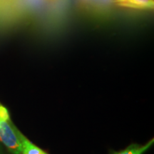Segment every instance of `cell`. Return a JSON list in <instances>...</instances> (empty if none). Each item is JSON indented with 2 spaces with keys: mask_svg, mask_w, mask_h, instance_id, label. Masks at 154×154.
Wrapping results in <instances>:
<instances>
[{
  "mask_svg": "<svg viewBox=\"0 0 154 154\" xmlns=\"http://www.w3.org/2000/svg\"><path fill=\"white\" fill-rule=\"evenodd\" d=\"M0 140L13 154H22V143L17 129L9 121L0 119Z\"/></svg>",
  "mask_w": 154,
  "mask_h": 154,
  "instance_id": "6da1fadb",
  "label": "cell"
},
{
  "mask_svg": "<svg viewBox=\"0 0 154 154\" xmlns=\"http://www.w3.org/2000/svg\"><path fill=\"white\" fill-rule=\"evenodd\" d=\"M117 3L122 7L136 9H153V0H117Z\"/></svg>",
  "mask_w": 154,
  "mask_h": 154,
  "instance_id": "7a4b0ae2",
  "label": "cell"
},
{
  "mask_svg": "<svg viewBox=\"0 0 154 154\" xmlns=\"http://www.w3.org/2000/svg\"><path fill=\"white\" fill-rule=\"evenodd\" d=\"M17 134L22 143V154H44L45 152L30 142L17 130Z\"/></svg>",
  "mask_w": 154,
  "mask_h": 154,
  "instance_id": "3957f363",
  "label": "cell"
},
{
  "mask_svg": "<svg viewBox=\"0 0 154 154\" xmlns=\"http://www.w3.org/2000/svg\"><path fill=\"white\" fill-rule=\"evenodd\" d=\"M153 143V139L150 140L143 146L138 144H131L126 148V149L119 152H113L111 154H143L147 151Z\"/></svg>",
  "mask_w": 154,
  "mask_h": 154,
  "instance_id": "277c9868",
  "label": "cell"
},
{
  "mask_svg": "<svg viewBox=\"0 0 154 154\" xmlns=\"http://www.w3.org/2000/svg\"><path fill=\"white\" fill-rule=\"evenodd\" d=\"M0 119L4 121H9V114L7 109L5 106L0 104Z\"/></svg>",
  "mask_w": 154,
  "mask_h": 154,
  "instance_id": "5b68a950",
  "label": "cell"
},
{
  "mask_svg": "<svg viewBox=\"0 0 154 154\" xmlns=\"http://www.w3.org/2000/svg\"><path fill=\"white\" fill-rule=\"evenodd\" d=\"M44 154H47V153H44Z\"/></svg>",
  "mask_w": 154,
  "mask_h": 154,
  "instance_id": "8992f818",
  "label": "cell"
}]
</instances>
